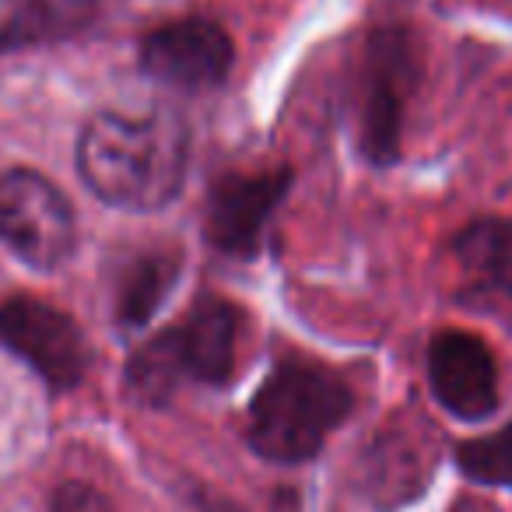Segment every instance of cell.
Listing matches in <instances>:
<instances>
[{"label": "cell", "mask_w": 512, "mask_h": 512, "mask_svg": "<svg viewBox=\"0 0 512 512\" xmlns=\"http://www.w3.org/2000/svg\"><path fill=\"white\" fill-rule=\"evenodd\" d=\"M190 134L172 109L120 113L109 109L85 123L78 169L88 190L123 211H158L186 179Z\"/></svg>", "instance_id": "6da1fadb"}, {"label": "cell", "mask_w": 512, "mask_h": 512, "mask_svg": "<svg viewBox=\"0 0 512 512\" xmlns=\"http://www.w3.org/2000/svg\"><path fill=\"white\" fill-rule=\"evenodd\" d=\"M355 407V393L337 372L306 358L274 365L249 404L246 439L264 460L306 463Z\"/></svg>", "instance_id": "7a4b0ae2"}, {"label": "cell", "mask_w": 512, "mask_h": 512, "mask_svg": "<svg viewBox=\"0 0 512 512\" xmlns=\"http://www.w3.org/2000/svg\"><path fill=\"white\" fill-rule=\"evenodd\" d=\"M242 313L225 299L204 295L186 316L148 341L127 365V390L148 407H162L186 386H218L239 362Z\"/></svg>", "instance_id": "3957f363"}, {"label": "cell", "mask_w": 512, "mask_h": 512, "mask_svg": "<svg viewBox=\"0 0 512 512\" xmlns=\"http://www.w3.org/2000/svg\"><path fill=\"white\" fill-rule=\"evenodd\" d=\"M0 242L36 271H53L74 253L78 225L71 200L32 169L0 176Z\"/></svg>", "instance_id": "277c9868"}, {"label": "cell", "mask_w": 512, "mask_h": 512, "mask_svg": "<svg viewBox=\"0 0 512 512\" xmlns=\"http://www.w3.org/2000/svg\"><path fill=\"white\" fill-rule=\"evenodd\" d=\"M235 60L232 36L211 18H176L141 43V67L179 92H211L228 78Z\"/></svg>", "instance_id": "5b68a950"}, {"label": "cell", "mask_w": 512, "mask_h": 512, "mask_svg": "<svg viewBox=\"0 0 512 512\" xmlns=\"http://www.w3.org/2000/svg\"><path fill=\"white\" fill-rule=\"evenodd\" d=\"M0 341L32 365L53 390L81 383L88 348L74 320L39 299H11L0 306Z\"/></svg>", "instance_id": "8992f818"}, {"label": "cell", "mask_w": 512, "mask_h": 512, "mask_svg": "<svg viewBox=\"0 0 512 512\" xmlns=\"http://www.w3.org/2000/svg\"><path fill=\"white\" fill-rule=\"evenodd\" d=\"M414 81V57L404 32H376L365 53L362 81V144L365 155L390 162L397 155L404 102Z\"/></svg>", "instance_id": "52a82bcc"}, {"label": "cell", "mask_w": 512, "mask_h": 512, "mask_svg": "<svg viewBox=\"0 0 512 512\" xmlns=\"http://www.w3.org/2000/svg\"><path fill=\"white\" fill-rule=\"evenodd\" d=\"M428 386L453 418L484 421L498 407L495 355L467 330H442L428 344Z\"/></svg>", "instance_id": "ba28073f"}, {"label": "cell", "mask_w": 512, "mask_h": 512, "mask_svg": "<svg viewBox=\"0 0 512 512\" xmlns=\"http://www.w3.org/2000/svg\"><path fill=\"white\" fill-rule=\"evenodd\" d=\"M456 292L467 306L512 320V221L484 218L453 242Z\"/></svg>", "instance_id": "9c48e42d"}, {"label": "cell", "mask_w": 512, "mask_h": 512, "mask_svg": "<svg viewBox=\"0 0 512 512\" xmlns=\"http://www.w3.org/2000/svg\"><path fill=\"white\" fill-rule=\"evenodd\" d=\"M288 190V172L228 176L214 183L207 200V239L218 249L246 256L256 249L267 218Z\"/></svg>", "instance_id": "30bf717a"}, {"label": "cell", "mask_w": 512, "mask_h": 512, "mask_svg": "<svg viewBox=\"0 0 512 512\" xmlns=\"http://www.w3.org/2000/svg\"><path fill=\"white\" fill-rule=\"evenodd\" d=\"M95 11L99 0H0V53L78 36Z\"/></svg>", "instance_id": "8fae6325"}, {"label": "cell", "mask_w": 512, "mask_h": 512, "mask_svg": "<svg viewBox=\"0 0 512 512\" xmlns=\"http://www.w3.org/2000/svg\"><path fill=\"white\" fill-rule=\"evenodd\" d=\"M176 267V260L165 253L137 256L127 267V274L116 285V316H120L123 327H141V323L151 320V313L162 306L165 292L176 278Z\"/></svg>", "instance_id": "7c38bea8"}, {"label": "cell", "mask_w": 512, "mask_h": 512, "mask_svg": "<svg viewBox=\"0 0 512 512\" xmlns=\"http://www.w3.org/2000/svg\"><path fill=\"white\" fill-rule=\"evenodd\" d=\"M456 463L470 481L512 491V421L484 439H467L456 446Z\"/></svg>", "instance_id": "4fadbf2b"}, {"label": "cell", "mask_w": 512, "mask_h": 512, "mask_svg": "<svg viewBox=\"0 0 512 512\" xmlns=\"http://www.w3.org/2000/svg\"><path fill=\"white\" fill-rule=\"evenodd\" d=\"M53 512H113L109 498L99 488L81 481H67L64 488L53 495Z\"/></svg>", "instance_id": "5bb4252c"}]
</instances>
